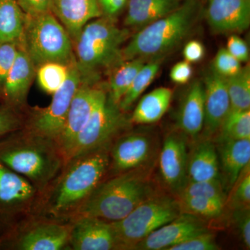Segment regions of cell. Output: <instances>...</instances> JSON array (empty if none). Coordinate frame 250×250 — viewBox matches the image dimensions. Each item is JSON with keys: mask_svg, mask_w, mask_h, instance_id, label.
<instances>
[{"mask_svg": "<svg viewBox=\"0 0 250 250\" xmlns=\"http://www.w3.org/2000/svg\"><path fill=\"white\" fill-rule=\"evenodd\" d=\"M129 34L108 17L96 18L82 29L73 47L82 83L95 85L102 72L124 62L122 51Z\"/></svg>", "mask_w": 250, "mask_h": 250, "instance_id": "cell-3", "label": "cell"}, {"mask_svg": "<svg viewBox=\"0 0 250 250\" xmlns=\"http://www.w3.org/2000/svg\"><path fill=\"white\" fill-rule=\"evenodd\" d=\"M156 193L142 167L116 174L99 184L72 220L89 216L109 223L120 221Z\"/></svg>", "mask_w": 250, "mask_h": 250, "instance_id": "cell-4", "label": "cell"}, {"mask_svg": "<svg viewBox=\"0 0 250 250\" xmlns=\"http://www.w3.org/2000/svg\"><path fill=\"white\" fill-rule=\"evenodd\" d=\"M231 196L227 199L226 204L233 210L238 208H250V164L244 169L234 185L231 188Z\"/></svg>", "mask_w": 250, "mask_h": 250, "instance_id": "cell-34", "label": "cell"}, {"mask_svg": "<svg viewBox=\"0 0 250 250\" xmlns=\"http://www.w3.org/2000/svg\"><path fill=\"white\" fill-rule=\"evenodd\" d=\"M205 87V128L208 135L215 134L231 111V103L225 77L210 68L204 79Z\"/></svg>", "mask_w": 250, "mask_h": 250, "instance_id": "cell-18", "label": "cell"}, {"mask_svg": "<svg viewBox=\"0 0 250 250\" xmlns=\"http://www.w3.org/2000/svg\"><path fill=\"white\" fill-rule=\"evenodd\" d=\"M144 59L136 58L124 61L113 68L108 85V95L113 102L119 104L122 98L129 89L138 72L146 63Z\"/></svg>", "mask_w": 250, "mask_h": 250, "instance_id": "cell-27", "label": "cell"}, {"mask_svg": "<svg viewBox=\"0 0 250 250\" xmlns=\"http://www.w3.org/2000/svg\"><path fill=\"white\" fill-rule=\"evenodd\" d=\"M182 211L200 218H216L223 213L225 204L202 197H179Z\"/></svg>", "mask_w": 250, "mask_h": 250, "instance_id": "cell-32", "label": "cell"}, {"mask_svg": "<svg viewBox=\"0 0 250 250\" xmlns=\"http://www.w3.org/2000/svg\"><path fill=\"white\" fill-rule=\"evenodd\" d=\"M199 8L197 0H184L173 12L141 28L123 47V61L159 58L175 48L195 25Z\"/></svg>", "mask_w": 250, "mask_h": 250, "instance_id": "cell-5", "label": "cell"}, {"mask_svg": "<svg viewBox=\"0 0 250 250\" xmlns=\"http://www.w3.org/2000/svg\"><path fill=\"white\" fill-rule=\"evenodd\" d=\"M68 250H118L111 223L97 218L80 216L72 220Z\"/></svg>", "mask_w": 250, "mask_h": 250, "instance_id": "cell-15", "label": "cell"}, {"mask_svg": "<svg viewBox=\"0 0 250 250\" xmlns=\"http://www.w3.org/2000/svg\"><path fill=\"white\" fill-rule=\"evenodd\" d=\"M208 231L202 218L182 212L139 242L134 250H167L194 236Z\"/></svg>", "mask_w": 250, "mask_h": 250, "instance_id": "cell-14", "label": "cell"}, {"mask_svg": "<svg viewBox=\"0 0 250 250\" xmlns=\"http://www.w3.org/2000/svg\"><path fill=\"white\" fill-rule=\"evenodd\" d=\"M205 118V87L201 81H195L184 95L177 123L184 134L195 138L204 129Z\"/></svg>", "mask_w": 250, "mask_h": 250, "instance_id": "cell-22", "label": "cell"}, {"mask_svg": "<svg viewBox=\"0 0 250 250\" xmlns=\"http://www.w3.org/2000/svg\"><path fill=\"white\" fill-rule=\"evenodd\" d=\"M18 51V45L14 42L0 45V96L3 84L14 64Z\"/></svg>", "mask_w": 250, "mask_h": 250, "instance_id": "cell-38", "label": "cell"}, {"mask_svg": "<svg viewBox=\"0 0 250 250\" xmlns=\"http://www.w3.org/2000/svg\"><path fill=\"white\" fill-rule=\"evenodd\" d=\"M241 67V62L233 57L226 48L219 49L212 66L216 73L225 78L236 75Z\"/></svg>", "mask_w": 250, "mask_h": 250, "instance_id": "cell-36", "label": "cell"}, {"mask_svg": "<svg viewBox=\"0 0 250 250\" xmlns=\"http://www.w3.org/2000/svg\"><path fill=\"white\" fill-rule=\"evenodd\" d=\"M105 92L95 85L82 83L77 88L63 128L57 141L66 162L72 155L79 135L88 123L94 108Z\"/></svg>", "mask_w": 250, "mask_h": 250, "instance_id": "cell-12", "label": "cell"}, {"mask_svg": "<svg viewBox=\"0 0 250 250\" xmlns=\"http://www.w3.org/2000/svg\"><path fill=\"white\" fill-rule=\"evenodd\" d=\"M109 149L72 158L41 194L35 215L70 222L99 184L106 178Z\"/></svg>", "mask_w": 250, "mask_h": 250, "instance_id": "cell-1", "label": "cell"}, {"mask_svg": "<svg viewBox=\"0 0 250 250\" xmlns=\"http://www.w3.org/2000/svg\"><path fill=\"white\" fill-rule=\"evenodd\" d=\"M26 119L22 110L3 104L0 106V138L24 127Z\"/></svg>", "mask_w": 250, "mask_h": 250, "instance_id": "cell-35", "label": "cell"}, {"mask_svg": "<svg viewBox=\"0 0 250 250\" xmlns=\"http://www.w3.org/2000/svg\"><path fill=\"white\" fill-rule=\"evenodd\" d=\"M187 178L188 182L221 179L218 152L211 141L198 143L188 155Z\"/></svg>", "mask_w": 250, "mask_h": 250, "instance_id": "cell-24", "label": "cell"}, {"mask_svg": "<svg viewBox=\"0 0 250 250\" xmlns=\"http://www.w3.org/2000/svg\"><path fill=\"white\" fill-rule=\"evenodd\" d=\"M1 238H0V246H1Z\"/></svg>", "mask_w": 250, "mask_h": 250, "instance_id": "cell-46", "label": "cell"}, {"mask_svg": "<svg viewBox=\"0 0 250 250\" xmlns=\"http://www.w3.org/2000/svg\"><path fill=\"white\" fill-rule=\"evenodd\" d=\"M192 67L190 62L183 61L176 63L170 72V78L177 84H186L192 76Z\"/></svg>", "mask_w": 250, "mask_h": 250, "instance_id": "cell-42", "label": "cell"}, {"mask_svg": "<svg viewBox=\"0 0 250 250\" xmlns=\"http://www.w3.org/2000/svg\"><path fill=\"white\" fill-rule=\"evenodd\" d=\"M227 50L240 62H247L249 60L250 52L248 46L244 40L236 35L228 38Z\"/></svg>", "mask_w": 250, "mask_h": 250, "instance_id": "cell-40", "label": "cell"}, {"mask_svg": "<svg viewBox=\"0 0 250 250\" xmlns=\"http://www.w3.org/2000/svg\"><path fill=\"white\" fill-rule=\"evenodd\" d=\"M161 63V57H159L146 62L141 67L118 104L122 111L125 113L129 111L140 95L150 85L160 69Z\"/></svg>", "mask_w": 250, "mask_h": 250, "instance_id": "cell-28", "label": "cell"}, {"mask_svg": "<svg viewBox=\"0 0 250 250\" xmlns=\"http://www.w3.org/2000/svg\"><path fill=\"white\" fill-rule=\"evenodd\" d=\"M69 75L63 85L52 95L45 108H34L28 111L24 127L57 141L62 133L72 98L80 86L81 78L75 58L69 65Z\"/></svg>", "mask_w": 250, "mask_h": 250, "instance_id": "cell-11", "label": "cell"}, {"mask_svg": "<svg viewBox=\"0 0 250 250\" xmlns=\"http://www.w3.org/2000/svg\"><path fill=\"white\" fill-rule=\"evenodd\" d=\"M127 0H107L101 7L102 11L106 17L113 18L116 16L125 7Z\"/></svg>", "mask_w": 250, "mask_h": 250, "instance_id": "cell-44", "label": "cell"}, {"mask_svg": "<svg viewBox=\"0 0 250 250\" xmlns=\"http://www.w3.org/2000/svg\"><path fill=\"white\" fill-rule=\"evenodd\" d=\"M36 77L41 89L53 95L63 85L69 75V65L57 62H49L37 67Z\"/></svg>", "mask_w": 250, "mask_h": 250, "instance_id": "cell-30", "label": "cell"}, {"mask_svg": "<svg viewBox=\"0 0 250 250\" xmlns=\"http://www.w3.org/2000/svg\"><path fill=\"white\" fill-rule=\"evenodd\" d=\"M219 130L225 139H250V110L231 109Z\"/></svg>", "mask_w": 250, "mask_h": 250, "instance_id": "cell-31", "label": "cell"}, {"mask_svg": "<svg viewBox=\"0 0 250 250\" xmlns=\"http://www.w3.org/2000/svg\"><path fill=\"white\" fill-rule=\"evenodd\" d=\"M51 12L66 29L72 42L88 22L103 15L98 0H52Z\"/></svg>", "mask_w": 250, "mask_h": 250, "instance_id": "cell-20", "label": "cell"}, {"mask_svg": "<svg viewBox=\"0 0 250 250\" xmlns=\"http://www.w3.org/2000/svg\"><path fill=\"white\" fill-rule=\"evenodd\" d=\"M227 88L231 109L250 110V68L249 65L242 67L233 76L227 77Z\"/></svg>", "mask_w": 250, "mask_h": 250, "instance_id": "cell-29", "label": "cell"}, {"mask_svg": "<svg viewBox=\"0 0 250 250\" xmlns=\"http://www.w3.org/2000/svg\"><path fill=\"white\" fill-rule=\"evenodd\" d=\"M73 42L52 12L24 14V49L36 67L49 62L69 65L75 59Z\"/></svg>", "mask_w": 250, "mask_h": 250, "instance_id": "cell-6", "label": "cell"}, {"mask_svg": "<svg viewBox=\"0 0 250 250\" xmlns=\"http://www.w3.org/2000/svg\"><path fill=\"white\" fill-rule=\"evenodd\" d=\"M24 14L27 16L51 12L52 0H17Z\"/></svg>", "mask_w": 250, "mask_h": 250, "instance_id": "cell-41", "label": "cell"}, {"mask_svg": "<svg viewBox=\"0 0 250 250\" xmlns=\"http://www.w3.org/2000/svg\"><path fill=\"white\" fill-rule=\"evenodd\" d=\"M40 196L29 181L0 162V238L36 214Z\"/></svg>", "mask_w": 250, "mask_h": 250, "instance_id": "cell-8", "label": "cell"}, {"mask_svg": "<svg viewBox=\"0 0 250 250\" xmlns=\"http://www.w3.org/2000/svg\"><path fill=\"white\" fill-rule=\"evenodd\" d=\"M184 0H129L126 27L143 28L178 9Z\"/></svg>", "mask_w": 250, "mask_h": 250, "instance_id": "cell-23", "label": "cell"}, {"mask_svg": "<svg viewBox=\"0 0 250 250\" xmlns=\"http://www.w3.org/2000/svg\"><path fill=\"white\" fill-rule=\"evenodd\" d=\"M182 213L178 200L154 194L120 221L111 223L118 250H131L156 229Z\"/></svg>", "mask_w": 250, "mask_h": 250, "instance_id": "cell-7", "label": "cell"}, {"mask_svg": "<svg viewBox=\"0 0 250 250\" xmlns=\"http://www.w3.org/2000/svg\"><path fill=\"white\" fill-rule=\"evenodd\" d=\"M125 113L105 92L79 135L70 159L111 147L128 126Z\"/></svg>", "mask_w": 250, "mask_h": 250, "instance_id": "cell-9", "label": "cell"}, {"mask_svg": "<svg viewBox=\"0 0 250 250\" xmlns=\"http://www.w3.org/2000/svg\"><path fill=\"white\" fill-rule=\"evenodd\" d=\"M152 153V141L147 134L123 133L110 147L109 167L106 178L141 168L149 160Z\"/></svg>", "mask_w": 250, "mask_h": 250, "instance_id": "cell-13", "label": "cell"}, {"mask_svg": "<svg viewBox=\"0 0 250 250\" xmlns=\"http://www.w3.org/2000/svg\"><path fill=\"white\" fill-rule=\"evenodd\" d=\"M172 92L166 87L156 88L143 96L133 112L131 121L136 124H152L160 121L170 106Z\"/></svg>", "mask_w": 250, "mask_h": 250, "instance_id": "cell-25", "label": "cell"}, {"mask_svg": "<svg viewBox=\"0 0 250 250\" xmlns=\"http://www.w3.org/2000/svg\"><path fill=\"white\" fill-rule=\"evenodd\" d=\"M233 220L243 244L248 249L250 248V208L233 210Z\"/></svg>", "mask_w": 250, "mask_h": 250, "instance_id": "cell-39", "label": "cell"}, {"mask_svg": "<svg viewBox=\"0 0 250 250\" xmlns=\"http://www.w3.org/2000/svg\"><path fill=\"white\" fill-rule=\"evenodd\" d=\"M182 197H202L218 200L226 205L227 197L221 179L188 182L179 193Z\"/></svg>", "mask_w": 250, "mask_h": 250, "instance_id": "cell-33", "label": "cell"}, {"mask_svg": "<svg viewBox=\"0 0 250 250\" xmlns=\"http://www.w3.org/2000/svg\"><path fill=\"white\" fill-rule=\"evenodd\" d=\"M24 14L17 0H0V45L14 42L22 46Z\"/></svg>", "mask_w": 250, "mask_h": 250, "instance_id": "cell-26", "label": "cell"}, {"mask_svg": "<svg viewBox=\"0 0 250 250\" xmlns=\"http://www.w3.org/2000/svg\"><path fill=\"white\" fill-rule=\"evenodd\" d=\"M188 159L184 138L175 134L167 136L159 157L161 177L167 187L178 194L188 182Z\"/></svg>", "mask_w": 250, "mask_h": 250, "instance_id": "cell-17", "label": "cell"}, {"mask_svg": "<svg viewBox=\"0 0 250 250\" xmlns=\"http://www.w3.org/2000/svg\"><path fill=\"white\" fill-rule=\"evenodd\" d=\"M206 17L215 32H242L250 26V0H208Z\"/></svg>", "mask_w": 250, "mask_h": 250, "instance_id": "cell-16", "label": "cell"}, {"mask_svg": "<svg viewBox=\"0 0 250 250\" xmlns=\"http://www.w3.org/2000/svg\"><path fill=\"white\" fill-rule=\"evenodd\" d=\"M205 49L204 45L198 41H190L184 46L183 56L184 61L190 62H197L205 57Z\"/></svg>", "mask_w": 250, "mask_h": 250, "instance_id": "cell-43", "label": "cell"}, {"mask_svg": "<svg viewBox=\"0 0 250 250\" xmlns=\"http://www.w3.org/2000/svg\"><path fill=\"white\" fill-rule=\"evenodd\" d=\"M106 1H107V0H98V2L99 4H100V8H101L102 6H103V5L106 2Z\"/></svg>", "mask_w": 250, "mask_h": 250, "instance_id": "cell-45", "label": "cell"}, {"mask_svg": "<svg viewBox=\"0 0 250 250\" xmlns=\"http://www.w3.org/2000/svg\"><path fill=\"white\" fill-rule=\"evenodd\" d=\"M220 249L213 233L209 231L191 237L187 241L170 247L167 250H218Z\"/></svg>", "mask_w": 250, "mask_h": 250, "instance_id": "cell-37", "label": "cell"}, {"mask_svg": "<svg viewBox=\"0 0 250 250\" xmlns=\"http://www.w3.org/2000/svg\"><path fill=\"white\" fill-rule=\"evenodd\" d=\"M35 68L27 52L18 48L14 64L1 88L0 98L4 104L21 110L25 106L28 93L35 76Z\"/></svg>", "mask_w": 250, "mask_h": 250, "instance_id": "cell-19", "label": "cell"}, {"mask_svg": "<svg viewBox=\"0 0 250 250\" xmlns=\"http://www.w3.org/2000/svg\"><path fill=\"white\" fill-rule=\"evenodd\" d=\"M72 226L71 222L34 215L1 238L0 250H68Z\"/></svg>", "mask_w": 250, "mask_h": 250, "instance_id": "cell-10", "label": "cell"}, {"mask_svg": "<svg viewBox=\"0 0 250 250\" xmlns=\"http://www.w3.org/2000/svg\"><path fill=\"white\" fill-rule=\"evenodd\" d=\"M216 149L223 186L231 189L242 171L249 165L250 139L233 140L219 137Z\"/></svg>", "mask_w": 250, "mask_h": 250, "instance_id": "cell-21", "label": "cell"}, {"mask_svg": "<svg viewBox=\"0 0 250 250\" xmlns=\"http://www.w3.org/2000/svg\"><path fill=\"white\" fill-rule=\"evenodd\" d=\"M0 162L42 193L66 163L55 140L22 127L0 138Z\"/></svg>", "mask_w": 250, "mask_h": 250, "instance_id": "cell-2", "label": "cell"}]
</instances>
